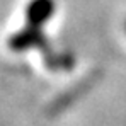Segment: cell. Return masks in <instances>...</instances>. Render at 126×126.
<instances>
[{"instance_id":"1","label":"cell","mask_w":126,"mask_h":126,"mask_svg":"<svg viewBox=\"0 0 126 126\" xmlns=\"http://www.w3.org/2000/svg\"><path fill=\"white\" fill-rule=\"evenodd\" d=\"M49 9H51V3L49 0H32V3L29 5V17L32 21H39L48 17L49 14Z\"/></svg>"}]
</instances>
